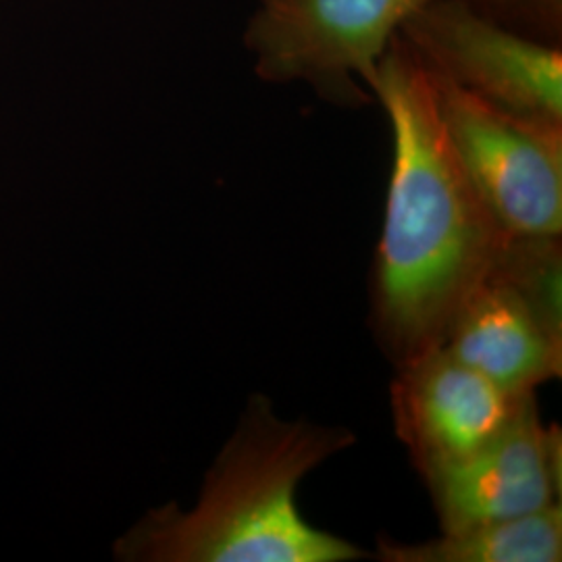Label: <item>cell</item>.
Here are the masks:
<instances>
[{
  "label": "cell",
  "instance_id": "obj_1",
  "mask_svg": "<svg viewBox=\"0 0 562 562\" xmlns=\"http://www.w3.org/2000/svg\"><path fill=\"white\" fill-rule=\"evenodd\" d=\"M394 140L373 276V329L396 364L442 346L464 299L501 262L510 238L464 173L434 81L396 34L371 83Z\"/></svg>",
  "mask_w": 562,
  "mask_h": 562
},
{
  "label": "cell",
  "instance_id": "obj_2",
  "mask_svg": "<svg viewBox=\"0 0 562 562\" xmlns=\"http://www.w3.org/2000/svg\"><path fill=\"white\" fill-rule=\"evenodd\" d=\"M341 427L283 422L255 396L223 446L194 508L150 510L115 546L134 562H350L359 546L306 521L296 504L302 480L355 443Z\"/></svg>",
  "mask_w": 562,
  "mask_h": 562
},
{
  "label": "cell",
  "instance_id": "obj_3",
  "mask_svg": "<svg viewBox=\"0 0 562 562\" xmlns=\"http://www.w3.org/2000/svg\"><path fill=\"white\" fill-rule=\"evenodd\" d=\"M427 74L446 134L496 223L510 238H561L562 121L508 111Z\"/></svg>",
  "mask_w": 562,
  "mask_h": 562
},
{
  "label": "cell",
  "instance_id": "obj_4",
  "mask_svg": "<svg viewBox=\"0 0 562 562\" xmlns=\"http://www.w3.org/2000/svg\"><path fill=\"white\" fill-rule=\"evenodd\" d=\"M429 0H259L246 30L267 81L302 80L327 101L359 104L402 23Z\"/></svg>",
  "mask_w": 562,
  "mask_h": 562
},
{
  "label": "cell",
  "instance_id": "obj_5",
  "mask_svg": "<svg viewBox=\"0 0 562 562\" xmlns=\"http://www.w3.org/2000/svg\"><path fill=\"white\" fill-rule=\"evenodd\" d=\"M427 71L508 111L562 121V53L506 30L471 0H429L402 23Z\"/></svg>",
  "mask_w": 562,
  "mask_h": 562
},
{
  "label": "cell",
  "instance_id": "obj_6",
  "mask_svg": "<svg viewBox=\"0 0 562 562\" xmlns=\"http://www.w3.org/2000/svg\"><path fill=\"white\" fill-rule=\"evenodd\" d=\"M390 398L396 434L423 477L501 438L536 392H508L438 346L398 364Z\"/></svg>",
  "mask_w": 562,
  "mask_h": 562
},
{
  "label": "cell",
  "instance_id": "obj_7",
  "mask_svg": "<svg viewBox=\"0 0 562 562\" xmlns=\"http://www.w3.org/2000/svg\"><path fill=\"white\" fill-rule=\"evenodd\" d=\"M423 480L442 531L538 513L559 503V429L543 425L533 398L501 438Z\"/></svg>",
  "mask_w": 562,
  "mask_h": 562
},
{
  "label": "cell",
  "instance_id": "obj_8",
  "mask_svg": "<svg viewBox=\"0 0 562 562\" xmlns=\"http://www.w3.org/2000/svg\"><path fill=\"white\" fill-rule=\"evenodd\" d=\"M442 348L508 392H536L561 375L562 322L498 262L454 313Z\"/></svg>",
  "mask_w": 562,
  "mask_h": 562
},
{
  "label": "cell",
  "instance_id": "obj_9",
  "mask_svg": "<svg viewBox=\"0 0 562 562\" xmlns=\"http://www.w3.org/2000/svg\"><path fill=\"white\" fill-rule=\"evenodd\" d=\"M383 562H559L562 559V506L508 521L477 522L440 538L402 543L380 538L373 554Z\"/></svg>",
  "mask_w": 562,
  "mask_h": 562
},
{
  "label": "cell",
  "instance_id": "obj_10",
  "mask_svg": "<svg viewBox=\"0 0 562 562\" xmlns=\"http://www.w3.org/2000/svg\"><path fill=\"white\" fill-rule=\"evenodd\" d=\"M471 4L482 13L490 9L504 18H515L531 27L550 32V36L561 32L562 0H471Z\"/></svg>",
  "mask_w": 562,
  "mask_h": 562
}]
</instances>
